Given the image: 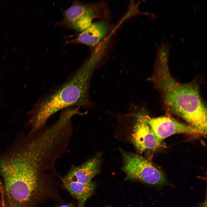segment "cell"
<instances>
[{"instance_id": "7c38bea8", "label": "cell", "mask_w": 207, "mask_h": 207, "mask_svg": "<svg viewBox=\"0 0 207 207\" xmlns=\"http://www.w3.org/2000/svg\"><path fill=\"white\" fill-rule=\"evenodd\" d=\"M55 207H74V205L72 203L66 204L58 205Z\"/></svg>"}, {"instance_id": "3957f363", "label": "cell", "mask_w": 207, "mask_h": 207, "mask_svg": "<svg viewBox=\"0 0 207 207\" xmlns=\"http://www.w3.org/2000/svg\"><path fill=\"white\" fill-rule=\"evenodd\" d=\"M93 63L88 60L62 86L39 100L29 113L27 122L32 129L47 124L48 119L56 112L72 106L87 104L89 80Z\"/></svg>"}, {"instance_id": "52a82bcc", "label": "cell", "mask_w": 207, "mask_h": 207, "mask_svg": "<svg viewBox=\"0 0 207 207\" xmlns=\"http://www.w3.org/2000/svg\"><path fill=\"white\" fill-rule=\"evenodd\" d=\"M133 143L137 151L142 153L147 150H154L162 145L146 121L144 115L139 116L132 134Z\"/></svg>"}, {"instance_id": "8992f818", "label": "cell", "mask_w": 207, "mask_h": 207, "mask_svg": "<svg viewBox=\"0 0 207 207\" xmlns=\"http://www.w3.org/2000/svg\"><path fill=\"white\" fill-rule=\"evenodd\" d=\"M96 14L94 6L76 1L65 11L63 22L70 27L82 32L90 25Z\"/></svg>"}, {"instance_id": "8fae6325", "label": "cell", "mask_w": 207, "mask_h": 207, "mask_svg": "<svg viewBox=\"0 0 207 207\" xmlns=\"http://www.w3.org/2000/svg\"><path fill=\"white\" fill-rule=\"evenodd\" d=\"M0 192L1 198V207H6L4 201V197L3 193L1 183L0 182Z\"/></svg>"}, {"instance_id": "9c48e42d", "label": "cell", "mask_w": 207, "mask_h": 207, "mask_svg": "<svg viewBox=\"0 0 207 207\" xmlns=\"http://www.w3.org/2000/svg\"><path fill=\"white\" fill-rule=\"evenodd\" d=\"M108 24L104 22L92 23L75 39L74 42L90 46L97 45L106 36L110 29Z\"/></svg>"}, {"instance_id": "ba28073f", "label": "cell", "mask_w": 207, "mask_h": 207, "mask_svg": "<svg viewBox=\"0 0 207 207\" xmlns=\"http://www.w3.org/2000/svg\"><path fill=\"white\" fill-rule=\"evenodd\" d=\"M100 160L99 156H95L77 166H72L64 178L81 183H87L99 170Z\"/></svg>"}, {"instance_id": "6da1fadb", "label": "cell", "mask_w": 207, "mask_h": 207, "mask_svg": "<svg viewBox=\"0 0 207 207\" xmlns=\"http://www.w3.org/2000/svg\"><path fill=\"white\" fill-rule=\"evenodd\" d=\"M61 157L55 145L45 137L32 135L18 138L0 153L4 196L25 207L55 198V166Z\"/></svg>"}, {"instance_id": "7a4b0ae2", "label": "cell", "mask_w": 207, "mask_h": 207, "mask_svg": "<svg viewBox=\"0 0 207 207\" xmlns=\"http://www.w3.org/2000/svg\"><path fill=\"white\" fill-rule=\"evenodd\" d=\"M168 56L166 52L157 53L151 80L161 93L166 107L206 134L207 109L198 88L193 83H182L173 77L169 69Z\"/></svg>"}, {"instance_id": "4fadbf2b", "label": "cell", "mask_w": 207, "mask_h": 207, "mask_svg": "<svg viewBox=\"0 0 207 207\" xmlns=\"http://www.w3.org/2000/svg\"><path fill=\"white\" fill-rule=\"evenodd\" d=\"M7 207H24L16 204L11 203L9 204Z\"/></svg>"}, {"instance_id": "5bb4252c", "label": "cell", "mask_w": 207, "mask_h": 207, "mask_svg": "<svg viewBox=\"0 0 207 207\" xmlns=\"http://www.w3.org/2000/svg\"><path fill=\"white\" fill-rule=\"evenodd\" d=\"M206 200L205 202L200 207H206Z\"/></svg>"}, {"instance_id": "277c9868", "label": "cell", "mask_w": 207, "mask_h": 207, "mask_svg": "<svg viewBox=\"0 0 207 207\" xmlns=\"http://www.w3.org/2000/svg\"><path fill=\"white\" fill-rule=\"evenodd\" d=\"M123 169L128 179L139 181L154 185L167 183L163 173L148 160L139 155L121 150Z\"/></svg>"}, {"instance_id": "5b68a950", "label": "cell", "mask_w": 207, "mask_h": 207, "mask_svg": "<svg viewBox=\"0 0 207 207\" xmlns=\"http://www.w3.org/2000/svg\"><path fill=\"white\" fill-rule=\"evenodd\" d=\"M145 119L152 131L159 141L177 133L198 135H205L192 127L180 122L169 116L151 118L144 115Z\"/></svg>"}, {"instance_id": "30bf717a", "label": "cell", "mask_w": 207, "mask_h": 207, "mask_svg": "<svg viewBox=\"0 0 207 207\" xmlns=\"http://www.w3.org/2000/svg\"><path fill=\"white\" fill-rule=\"evenodd\" d=\"M64 188L77 200V207H84L86 201L92 194L95 187L91 181L81 183L73 181L59 176Z\"/></svg>"}]
</instances>
